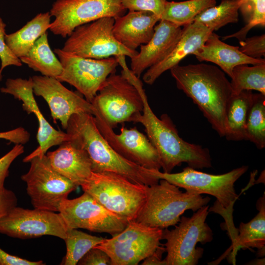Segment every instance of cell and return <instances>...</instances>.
I'll return each mask as SVG.
<instances>
[{"mask_svg": "<svg viewBox=\"0 0 265 265\" xmlns=\"http://www.w3.org/2000/svg\"><path fill=\"white\" fill-rule=\"evenodd\" d=\"M177 88L196 104L220 137L227 130L226 110L232 95L230 81L214 65H177L170 69Z\"/></svg>", "mask_w": 265, "mask_h": 265, "instance_id": "obj_1", "label": "cell"}, {"mask_svg": "<svg viewBox=\"0 0 265 265\" xmlns=\"http://www.w3.org/2000/svg\"><path fill=\"white\" fill-rule=\"evenodd\" d=\"M66 130L69 141L88 153L93 172H113L145 186L159 183V179L151 174L149 169L126 159L111 147L101 133L92 114L73 115Z\"/></svg>", "mask_w": 265, "mask_h": 265, "instance_id": "obj_2", "label": "cell"}, {"mask_svg": "<svg viewBox=\"0 0 265 265\" xmlns=\"http://www.w3.org/2000/svg\"><path fill=\"white\" fill-rule=\"evenodd\" d=\"M143 101V110L134 123L145 128L147 137L156 149L164 173H171L177 166L186 162L194 169L212 167L210 151L200 145L183 139L170 118L166 114L158 117L151 109L143 87L138 89Z\"/></svg>", "mask_w": 265, "mask_h": 265, "instance_id": "obj_3", "label": "cell"}, {"mask_svg": "<svg viewBox=\"0 0 265 265\" xmlns=\"http://www.w3.org/2000/svg\"><path fill=\"white\" fill-rule=\"evenodd\" d=\"M146 188L145 203L134 221L161 229L175 226L186 211L195 212L211 200L209 196L183 192L164 179Z\"/></svg>", "mask_w": 265, "mask_h": 265, "instance_id": "obj_4", "label": "cell"}, {"mask_svg": "<svg viewBox=\"0 0 265 265\" xmlns=\"http://www.w3.org/2000/svg\"><path fill=\"white\" fill-rule=\"evenodd\" d=\"M80 186L107 210L129 222L135 220L146 197L147 186L110 172H92Z\"/></svg>", "mask_w": 265, "mask_h": 265, "instance_id": "obj_5", "label": "cell"}, {"mask_svg": "<svg viewBox=\"0 0 265 265\" xmlns=\"http://www.w3.org/2000/svg\"><path fill=\"white\" fill-rule=\"evenodd\" d=\"M209 206H204L189 217L181 216L174 229H163L162 239L167 255L164 259L166 265H196L202 258L204 249L196 247L210 242L213 239L212 230L206 222Z\"/></svg>", "mask_w": 265, "mask_h": 265, "instance_id": "obj_6", "label": "cell"}, {"mask_svg": "<svg viewBox=\"0 0 265 265\" xmlns=\"http://www.w3.org/2000/svg\"><path fill=\"white\" fill-rule=\"evenodd\" d=\"M91 104L113 129L119 124L134 122L144 107L137 88L116 72L106 79Z\"/></svg>", "mask_w": 265, "mask_h": 265, "instance_id": "obj_7", "label": "cell"}, {"mask_svg": "<svg viewBox=\"0 0 265 265\" xmlns=\"http://www.w3.org/2000/svg\"><path fill=\"white\" fill-rule=\"evenodd\" d=\"M248 169V166L242 165L220 175L202 172L189 166L176 173L155 169H150V172L159 179H164L186 191L212 195L222 208L231 211L238 197L235 183Z\"/></svg>", "mask_w": 265, "mask_h": 265, "instance_id": "obj_8", "label": "cell"}, {"mask_svg": "<svg viewBox=\"0 0 265 265\" xmlns=\"http://www.w3.org/2000/svg\"><path fill=\"white\" fill-rule=\"evenodd\" d=\"M114 21L113 17H105L77 26L61 49L79 56L97 59L118 55L132 57L138 52L129 50L115 39L112 31Z\"/></svg>", "mask_w": 265, "mask_h": 265, "instance_id": "obj_9", "label": "cell"}, {"mask_svg": "<svg viewBox=\"0 0 265 265\" xmlns=\"http://www.w3.org/2000/svg\"><path fill=\"white\" fill-rule=\"evenodd\" d=\"M162 232L163 229L133 220L121 232L105 238L94 248L107 254L111 265H137L160 246Z\"/></svg>", "mask_w": 265, "mask_h": 265, "instance_id": "obj_10", "label": "cell"}, {"mask_svg": "<svg viewBox=\"0 0 265 265\" xmlns=\"http://www.w3.org/2000/svg\"><path fill=\"white\" fill-rule=\"evenodd\" d=\"M30 168L21 176L35 209L58 212L62 202L78 187L51 166L46 155L29 161Z\"/></svg>", "mask_w": 265, "mask_h": 265, "instance_id": "obj_11", "label": "cell"}, {"mask_svg": "<svg viewBox=\"0 0 265 265\" xmlns=\"http://www.w3.org/2000/svg\"><path fill=\"white\" fill-rule=\"evenodd\" d=\"M54 52L62 66V73L56 79L73 86L91 103L105 80L116 72L119 65L115 56L100 59L85 58L59 48Z\"/></svg>", "mask_w": 265, "mask_h": 265, "instance_id": "obj_12", "label": "cell"}, {"mask_svg": "<svg viewBox=\"0 0 265 265\" xmlns=\"http://www.w3.org/2000/svg\"><path fill=\"white\" fill-rule=\"evenodd\" d=\"M126 11L121 0H56L50 12L54 20L49 29L65 38L79 26L103 17L115 18Z\"/></svg>", "mask_w": 265, "mask_h": 265, "instance_id": "obj_13", "label": "cell"}, {"mask_svg": "<svg viewBox=\"0 0 265 265\" xmlns=\"http://www.w3.org/2000/svg\"><path fill=\"white\" fill-rule=\"evenodd\" d=\"M58 212L67 229H84L112 236L121 232L129 222L107 210L85 192L79 197L64 200Z\"/></svg>", "mask_w": 265, "mask_h": 265, "instance_id": "obj_14", "label": "cell"}, {"mask_svg": "<svg viewBox=\"0 0 265 265\" xmlns=\"http://www.w3.org/2000/svg\"><path fill=\"white\" fill-rule=\"evenodd\" d=\"M67 228L60 213L15 207L0 219V233L20 239L49 235L64 239Z\"/></svg>", "mask_w": 265, "mask_h": 265, "instance_id": "obj_15", "label": "cell"}, {"mask_svg": "<svg viewBox=\"0 0 265 265\" xmlns=\"http://www.w3.org/2000/svg\"><path fill=\"white\" fill-rule=\"evenodd\" d=\"M101 133L119 155L126 159L149 169L161 168L158 153L148 137L136 127L123 126L116 134L100 114L93 107V114Z\"/></svg>", "mask_w": 265, "mask_h": 265, "instance_id": "obj_16", "label": "cell"}, {"mask_svg": "<svg viewBox=\"0 0 265 265\" xmlns=\"http://www.w3.org/2000/svg\"><path fill=\"white\" fill-rule=\"evenodd\" d=\"M0 90L1 93L12 95L15 99L22 101L23 109L28 114L33 113L38 121L37 140L39 145L23 159V162H28L34 157L45 155L52 146L59 145L69 140L67 133L53 128L40 110L33 95L31 77L28 80L8 79L5 82V87L0 88Z\"/></svg>", "mask_w": 265, "mask_h": 265, "instance_id": "obj_17", "label": "cell"}, {"mask_svg": "<svg viewBox=\"0 0 265 265\" xmlns=\"http://www.w3.org/2000/svg\"><path fill=\"white\" fill-rule=\"evenodd\" d=\"M32 78L34 94L42 97L47 103L54 121L59 120L66 130L74 114H93V106L80 94L69 90L56 78L45 76Z\"/></svg>", "mask_w": 265, "mask_h": 265, "instance_id": "obj_18", "label": "cell"}, {"mask_svg": "<svg viewBox=\"0 0 265 265\" xmlns=\"http://www.w3.org/2000/svg\"><path fill=\"white\" fill-rule=\"evenodd\" d=\"M183 29L169 21L160 20L154 34L140 52L131 58V70L138 78L147 69L164 60L172 51L182 35Z\"/></svg>", "mask_w": 265, "mask_h": 265, "instance_id": "obj_19", "label": "cell"}, {"mask_svg": "<svg viewBox=\"0 0 265 265\" xmlns=\"http://www.w3.org/2000/svg\"><path fill=\"white\" fill-rule=\"evenodd\" d=\"M213 31L197 22L184 26L181 38L171 53L162 61L148 68L143 75L144 82L153 84L162 74L199 49Z\"/></svg>", "mask_w": 265, "mask_h": 265, "instance_id": "obj_20", "label": "cell"}, {"mask_svg": "<svg viewBox=\"0 0 265 265\" xmlns=\"http://www.w3.org/2000/svg\"><path fill=\"white\" fill-rule=\"evenodd\" d=\"M160 19L149 11H129L115 18L113 33L115 39L131 50L147 44L152 37L154 27Z\"/></svg>", "mask_w": 265, "mask_h": 265, "instance_id": "obj_21", "label": "cell"}, {"mask_svg": "<svg viewBox=\"0 0 265 265\" xmlns=\"http://www.w3.org/2000/svg\"><path fill=\"white\" fill-rule=\"evenodd\" d=\"M46 156L53 168L77 186L91 176L92 163L87 152L70 141H66Z\"/></svg>", "mask_w": 265, "mask_h": 265, "instance_id": "obj_22", "label": "cell"}, {"mask_svg": "<svg viewBox=\"0 0 265 265\" xmlns=\"http://www.w3.org/2000/svg\"><path fill=\"white\" fill-rule=\"evenodd\" d=\"M215 33L212 32L204 44L193 54L200 61H209L217 65L231 78L233 75V69L236 66L265 63L264 59L249 57L239 50V46L226 44Z\"/></svg>", "mask_w": 265, "mask_h": 265, "instance_id": "obj_23", "label": "cell"}, {"mask_svg": "<svg viewBox=\"0 0 265 265\" xmlns=\"http://www.w3.org/2000/svg\"><path fill=\"white\" fill-rule=\"evenodd\" d=\"M259 211L257 215L247 223L241 222L238 234L232 239L231 260L235 262L238 251L250 248L258 249L259 256L265 255V196L260 197L256 203Z\"/></svg>", "mask_w": 265, "mask_h": 265, "instance_id": "obj_24", "label": "cell"}, {"mask_svg": "<svg viewBox=\"0 0 265 265\" xmlns=\"http://www.w3.org/2000/svg\"><path fill=\"white\" fill-rule=\"evenodd\" d=\"M51 16L49 12L39 13L18 30L5 34V43L16 57L26 55L35 42L49 29Z\"/></svg>", "mask_w": 265, "mask_h": 265, "instance_id": "obj_25", "label": "cell"}, {"mask_svg": "<svg viewBox=\"0 0 265 265\" xmlns=\"http://www.w3.org/2000/svg\"><path fill=\"white\" fill-rule=\"evenodd\" d=\"M251 90L232 94L226 110L227 130L225 137L229 141L246 140V126L252 102Z\"/></svg>", "mask_w": 265, "mask_h": 265, "instance_id": "obj_26", "label": "cell"}, {"mask_svg": "<svg viewBox=\"0 0 265 265\" xmlns=\"http://www.w3.org/2000/svg\"><path fill=\"white\" fill-rule=\"evenodd\" d=\"M21 61L43 76L56 78L62 71L59 59L49 44L47 32L42 34L34 43L28 53L19 58Z\"/></svg>", "mask_w": 265, "mask_h": 265, "instance_id": "obj_27", "label": "cell"}, {"mask_svg": "<svg viewBox=\"0 0 265 265\" xmlns=\"http://www.w3.org/2000/svg\"><path fill=\"white\" fill-rule=\"evenodd\" d=\"M215 0H188L183 1H166L160 20L181 26L193 22L204 10L215 5Z\"/></svg>", "mask_w": 265, "mask_h": 265, "instance_id": "obj_28", "label": "cell"}, {"mask_svg": "<svg viewBox=\"0 0 265 265\" xmlns=\"http://www.w3.org/2000/svg\"><path fill=\"white\" fill-rule=\"evenodd\" d=\"M248 65L241 64L233 68L230 81L232 94L254 90L265 95V63Z\"/></svg>", "mask_w": 265, "mask_h": 265, "instance_id": "obj_29", "label": "cell"}, {"mask_svg": "<svg viewBox=\"0 0 265 265\" xmlns=\"http://www.w3.org/2000/svg\"><path fill=\"white\" fill-rule=\"evenodd\" d=\"M238 0H222L220 4L209 7L197 15L193 22H199L212 31L238 21Z\"/></svg>", "mask_w": 265, "mask_h": 265, "instance_id": "obj_30", "label": "cell"}, {"mask_svg": "<svg viewBox=\"0 0 265 265\" xmlns=\"http://www.w3.org/2000/svg\"><path fill=\"white\" fill-rule=\"evenodd\" d=\"M105 238L92 236L78 230L68 229L64 239L66 245V254L63 259L64 265H76L92 248L102 242Z\"/></svg>", "mask_w": 265, "mask_h": 265, "instance_id": "obj_31", "label": "cell"}, {"mask_svg": "<svg viewBox=\"0 0 265 265\" xmlns=\"http://www.w3.org/2000/svg\"><path fill=\"white\" fill-rule=\"evenodd\" d=\"M246 140L253 143L259 149L265 147V95H253L246 126Z\"/></svg>", "mask_w": 265, "mask_h": 265, "instance_id": "obj_32", "label": "cell"}, {"mask_svg": "<svg viewBox=\"0 0 265 265\" xmlns=\"http://www.w3.org/2000/svg\"><path fill=\"white\" fill-rule=\"evenodd\" d=\"M238 11L246 25L238 32L223 37V40L236 38L239 42L242 41L251 28L265 26V0H238Z\"/></svg>", "mask_w": 265, "mask_h": 265, "instance_id": "obj_33", "label": "cell"}, {"mask_svg": "<svg viewBox=\"0 0 265 265\" xmlns=\"http://www.w3.org/2000/svg\"><path fill=\"white\" fill-rule=\"evenodd\" d=\"M166 0H121L126 10L136 11H149L157 16L160 20Z\"/></svg>", "mask_w": 265, "mask_h": 265, "instance_id": "obj_34", "label": "cell"}, {"mask_svg": "<svg viewBox=\"0 0 265 265\" xmlns=\"http://www.w3.org/2000/svg\"><path fill=\"white\" fill-rule=\"evenodd\" d=\"M239 50L253 58L260 59L265 56V34L246 38L239 42Z\"/></svg>", "mask_w": 265, "mask_h": 265, "instance_id": "obj_35", "label": "cell"}, {"mask_svg": "<svg viewBox=\"0 0 265 265\" xmlns=\"http://www.w3.org/2000/svg\"><path fill=\"white\" fill-rule=\"evenodd\" d=\"M6 24L0 17V59L1 67L0 68V81L2 76V72L4 68L10 65L21 66L22 62L11 51L5 41Z\"/></svg>", "mask_w": 265, "mask_h": 265, "instance_id": "obj_36", "label": "cell"}, {"mask_svg": "<svg viewBox=\"0 0 265 265\" xmlns=\"http://www.w3.org/2000/svg\"><path fill=\"white\" fill-rule=\"evenodd\" d=\"M24 152L23 145L16 144L11 150L0 158V190L4 188V181L8 176L11 163Z\"/></svg>", "mask_w": 265, "mask_h": 265, "instance_id": "obj_37", "label": "cell"}, {"mask_svg": "<svg viewBox=\"0 0 265 265\" xmlns=\"http://www.w3.org/2000/svg\"><path fill=\"white\" fill-rule=\"evenodd\" d=\"M79 265H111L107 254L98 248L90 249L78 262Z\"/></svg>", "mask_w": 265, "mask_h": 265, "instance_id": "obj_38", "label": "cell"}, {"mask_svg": "<svg viewBox=\"0 0 265 265\" xmlns=\"http://www.w3.org/2000/svg\"><path fill=\"white\" fill-rule=\"evenodd\" d=\"M17 197L12 191L5 187L0 190V219L17 206Z\"/></svg>", "mask_w": 265, "mask_h": 265, "instance_id": "obj_39", "label": "cell"}, {"mask_svg": "<svg viewBox=\"0 0 265 265\" xmlns=\"http://www.w3.org/2000/svg\"><path fill=\"white\" fill-rule=\"evenodd\" d=\"M30 136V133L22 127L0 132V138L7 140L15 144H25L29 141Z\"/></svg>", "mask_w": 265, "mask_h": 265, "instance_id": "obj_40", "label": "cell"}, {"mask_svg": "<svg viewBox=\"0 0 265 265\" xmlns=\"http://www.w3.org/2000/svg\"><path fill=\"white\" fill-rule=\"evenodd\" d=\"M42 261H30L9 254L0 248V265H43Z\"/></svg>", "mask_w": 265, "mask_h": 265, "instance_id": "obj_41", "label": "cell"}, {"mask_svg": "<svg viewBox=\"0 0 265 265\" xmlns=\"http://www.w3.org/2000/svg\"><path fill=\"white\" fill-rule=\"evenodd\" d=\"M165 252V247L160 246L151 256L143 260L142 265H166L164 260L161 259L162 254Z\"/></svg>", "mask_w": 265, "mask_h": 265, "instance_id": "obj_42", "label": "cell"}]
</instances>
